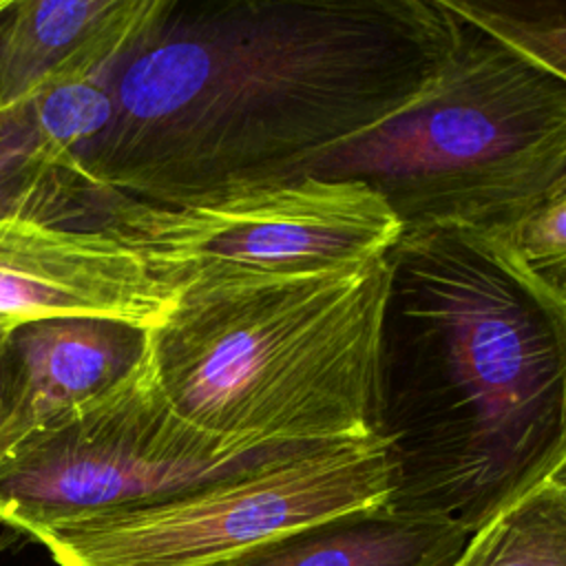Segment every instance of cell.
Returning <instances> with one entry per match:
<instances>
[{
	"label": "cell",
	"instance_id": "1",
	"mask_svg": "<svg viewBox=\"0 0 566 566\" xmlns=\"http://www.w3.org/2000/svg\"><path fill=\"white\" fill-rule=\"evenodd\" d=\"M460 33L442 0H170L108 75L82 170L164 208L287 181L411 104Z\"/></svg>",
	"mask_w": 566,
	"mask_h": 566
},
{
	"label": "cell",
	"instance_id": "2",
	"mask_svg": "<svg viewBox=\"0 0 566 566\" xmlns=\"http://www.w3.org/2000/svg\"><path fill=\"white\" fill-rule=\"evenodd\" d=\"M385 261L371 411L385 504L473 535L566 453V296L464 226L405 230Z\"/></svg>",
	"mask_w": 566,
	"mask_h": 566
},
{
	"label": "cell",
	"instance_id": "3",
	"mask_svg": "<svg viewBox=\"0 0 566 566\" xmlns=\"http://www.w3.org/2000/svg\"><path fill=\"white\" fill-rule=\"evenodd\" d=\"M385 254L358 265L181 287L148 329L157 382L190 424L245 447L371 438Z\"/></svg>",
	"mask_w": 566,
	"mask_h": 566
},
{
	"label": "cell",
	"instance_id": "4",
	"mask_svg": "<svg viewBox=\"0 0 566 566\" xmlns=\"http://www.w3.org/2000/svg\"><path fill=\"white\" fill-rule=\"evenodd\" d=\"M566 170V82L462 20L433 82L382 124L292 179L356 181L402 232L464 226L506 237Z\"/></svg>",
	"mask_w": 566,
	"mask_h": 566
},
{
	"label": "cell",
	"instance_id": "5",
	"mask_svg": "<svg viewBox=\"0 0 566 566\" xmlns=\"http://www.w3.org/2000/svg\"><path fill=\"white\" fill-rule=\"evenodd\" d=\"M323 447L332 444L245 447L190 424L166 400L146 336L142 360L117 385L0 460V524L29 537L153 506Z\"/></svg>",
	"mask_w": 566,
	"mask_h": 566
},
{
	"label": "cell",
	"instance_id": "6",
	"mask_svg": "<svg viewBox=\"0 0 566 566\" xmlns=\"http://www.w3.org/2000/svg\"><path fill=\"white\" fill-rule=\"evenodd\" d=\"M93 228L135 248L155 276L190 283L296 276L358 265L402 228L367 186L301 177L164 208L113 190L88 203Z\"/></svg>",
	"mask_w": 566,
	"mask_h": 566
},
{
	"label": "cell",
	"instance_id": "7",
	"mask_svg": "<svg viewBox=\"0 0 566 566\" xmlns=\"http://www.w3.org/2000/svg\"><path fill=\"white\" fill-rule=\"evenodd\" d=\"M387 493V458L371 436L29 539L57 566H208L285 531L385 502Z\"/></svg>",
	"mask_w": 566,
	"mask_h": 566
},
{
	"label": "cell",
	"instance_id": "8",
	"mask_svg": "<svg viewBox=\"0 0 566 566\" xmlns=\"http://www.w3.org/2000/svg\"><path fill=\"white\" fill-rule=\"evenodd\" d=\"M179 294L104 228L0 217V334L66 316L155 329Z\"/></svg>",
	"mask_w": 566,
	"mask_h": 566
},
{
	"label": "cell",
	"instance_id": "9",
	"mask_svg": "<svg viewBox=\"0 0 566 566\" xmlns=\"http://www.w3.org/2000/svg\"><path fill=\"white\" fill-rule=\"evenodd\" d=\"M170 0H0V104L108 80Z\"/></svg>",
	"mask_w": 566,
	"mask_h": 566
},
{
	"label": "cell",
	"instance_id": "10",
	"mask_svg": "<svg viewBox=\"0 0 566 566\" xmlns=\"http://www.w3.org/2000/svg\"><path fill=\"white\" fill-rule=\"evenodd\" d=\"M146 332L108 318H44L7 336L0 460L117 385L144 356Z\"/></svg>",
	"mask_w": 566,
	"mask_h": 566
},
{
	"label": "cell",
	"instance_id": "11",
	"mask_svg": "<svg viewBox=\"0 0 566 566\" xmlns=\"http://www.w3.org/2000/svg\"><path fill=\"white\" fill-rule=\"evenodd\" d=\"M471 533L385 502L285 531L208 566H453Z\"/></svg>",
	"mask_w": 566,
	"mask_h": 566
},
{
	"label": "cell",
	"instance_id": "12",
	"mask_svg": "<svg viewBox=\"0 0 566 566\" xmlns=\"http://www.w3.org/2000/svg\"><path fill=\"white\" fill-rule=\"evenodd\" d=\"M97 190L80 164L51 150L33 99L0 104V217L77 226L88 221V203Z\"/></svg>",
	"mask_w": 566,
	"mask_h": 566
},
{
	"label": "cell",
	"instance_id": "13",
	"mask_svg": "<svg viewBox=\"0 0 566 566\" xmlns=\"http://www.w3.org/2000/svg\"><path fill=\"white\" fill-rule=\"evenodd\" d=\"M453 566H566V489H531L473 533Z\"/></svg>",
	"mask_w": 566,
	"mask_h": 566
},
{
	"label": "cell",
	"instance_id": "14",
	"mask_svg": "<svg viewBox=\"0 0 566 566\" xmlns=\"http://www.w3.org/2000/svg\"><path fill=\"white\" fill-rule=\"evenodd\" d=\"M449 11L566 82V0H442Z\"/></svg>",
	"mask_w": 566,
	"mask_h": 566
},
{
	"label": "cell",
	"instance_id": "15",
	"mask_svg": "<svg viewBox=\"0 0 566 566\" xmlns=\"http://www.w3.org/2000/svg\"><path fill=\"white\" fill-rule=\"evenodd\" d=\"M502 241L539 281L566 296V170Z\"/></svg>",
	"mask_w": 566,
	"mask_h": 566
},
{
	"label": "cell",
	"instance_id": "16",
	"mask_svg": "<svg viewBox=\"0 0 566 566\" xmlns=\"http://www.w3.org/2000/svg\"><path fill=\"white\" fill-rule=\"evenodd\" d=\"M9 334H0V436L7 418V369H4V345Z\"/></svg>",
	"mask_w": 566,
	"mask_h": 566
},
{
	"label": "cell",
	"instance_id": "17",
	"mask_svg": "<svg viewBox=\"0 0 566 566\" xmlns=\"http://www.w3.org/2000/svg\"><path fill=\"white\" fill-rule=\"evenodd\" d=\"M548 480L566 489V453H564V458L559 460V464L553 469V473L548 475Z\"/></svg>",
	"mask_w": 566,
	"mask_h": 566
}]
</instances>
